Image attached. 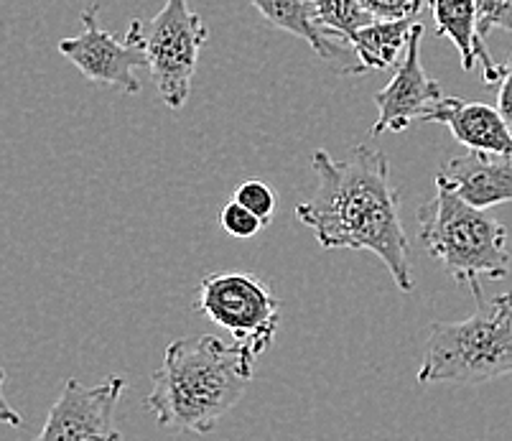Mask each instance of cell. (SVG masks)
Instances as JSON below:
<instances>
[{
	"label": "cell",
	"instance_id": "cell-1",
	"mask_svg": "<svg viewBox=\"0 0 512 441\" xmlns=\"http://www.w3.org/2000/svg\"><path fill=\"white\" fill-rule=\"evenodd\" d=\"M316 189L296 204V220L314 232L321 248L370 250L393 276L403 294L413 291L411 243L400 220V194L390 181L383 151L357 146L347 159L314 151Z\"/></svg>",
	"mask_w": 512,
	"mask_h": 441
},
{
	"label": "cell",
	"instance_id": "cell-2",
	"mask_svg": "<svg viewBox=\"0 0 512 441\" xmlns=\"http://www.w3.org/2000/svg\"><path fill=\"white\" fill-rule=\"evenodd\" d=\"M253 365L235 342L227 345L214 334L179 337L153 370V391L143 406L164 429L209 434L248 391Z\"/></svg>",
	"mask_w": 512,
	"mask_h": 441
},
{
	"label": "cell",
	"instance_id": "cell-3",
	"mask_svg": "<svg viewBox=\"0 0 512 441\" xmlns=\"http://www.w3.org/2000/svg\"><path fill=\"white\" fill-rule=\"evenodd\" d=\"M472 294V317L428 327L418 383L479 385L512 378V291L492 299H484L482 289Z\"/></svg>",
	"mask_w": 512,
	"mask_h": 441
},
{
	"label": "cell",
	"instance_id": "cell-4",
	"mask_svg": "<svg viewBox=\"0 0 512 441\" xmlns=\"http://www.w3.org/2000/svg\"><path fill=\"white\" fill-rule=\"evenodd\" d=\"M418 238L456 283L479 291V278L500 281L510 273L507 230L487 210L464 202L436 176V194L418 210Z\"/></svg>",
	"mask_w": 512,
	"mask_h": 441
},
{
	"label": "cell",
	"instance_id": "cell-5",
	"mask_svg": "<svg viewBox=\"0 0 512 441\" xmlns=\"http://www.w3.org/2000/svg\"><path fill=\"white\" fill-rule=\"evenodd\" d=\"M125 39L141 46L161 100L169 108H184L192 92L199 51L207 44L209 31L189 0H166L153 18H133Z\"/></svg>",
	"mask_w": 512,
	"mask_h": 441
},
{
	"label": "cell",
	"instance_id": "cell-6",
	"mask_svg": "<svg viewBox=\"0 0 512 441\" xmlns=\"http://www.w3.org/2000/svg\"><path fill=\"white\" fill-rule=\"evenodd\" d=\"M194 309L225 329L253 362L268 352L281 327V301L255 273L220 271L202 278Z\"/></svg>",
	"mask_w": 512,
	"mask_h": 441
},
{
	"label": "cell",
	"instance_id": "cell-7",
	"mask_svg": "<svg viewBox=\"0 0 512 441\" xmlns=\"http://www.w3.org/2000/svg\"><path fill=\"white\" fill-rule=\"evenodd\" d=\"M123 393L125 378L120 375L97 385L69 378L34 441H123L115 429V408Z\"/></svg>",
	"mask_w": 512,
	"mask_h": 441
},
{
	"label": "cell",
	"instance_id": "cell-8",
	"mask_svg": "<svg viewBox=\"0 0 512 441\" xmlns=\"http://www.w3.org/2000/svg\"><path fill=\"white\" fill-rule=\"evenodd\" d=\"M59 51L97 85L118 87L123 95H136L141 90L136 69L148 67L146 51L128 39L120 41L110 31H102L97 26V6L82 11V31L59 41Z\"/></svg>",
	"mask_w": 512,
	"mask_h": 441
},
{
	"label": "cell",
	"instance_id": "cell-9",
	"mask_svg": "<svg viewBox=\"0 0 512 441\" xmlns=\"http://www.w3.org/2000/svg\"><path fill=\"white\" fill-rule=\"evenodd\" d=\"M421 39L423 26L416 23L411 41H408L406 57L395 69L388 87L375 95L377 120L372 125V136L380 133H403L413 120H426V115L444 100V90L421 64Z\"/></svg>",
	"mask_w": 512,
	"mask_h": 441
},
{
	"label": "cell",
	"instance_id": "cell-10",
	"mask_svg": "<svg viewBox=\"0 0 512 441\" xmlns=\"http://www.w3.org/2000/svg\"><path fill=\"white\" fill-rule=\"evenodd\" d=\"M436 176L477 210L512 202V156L467 151L446 161Z\"/></svg>",
	"mask_w": 512,
	"mask_h": 441
},
{
	"label": "cell",
	"instance_id": "cell-11",
	"mask_svg": "<svg viewBox=\"0 0 512 441\" xmlns=\"http://www.w3.org/2000/svg\"><path fill=\"white\" fill-rule=\"evenodd\" d=\"M423 123H441L467 151L502 153L512 156V128L497 108L484 102H464L446 95Z\"/></svg>",
	"mask_w": 512,
	"mask_h": 441
},
{
	"label": "cell",
	"instance_id": "cell-12",
	"mask_svg": "<svg viewBox=\"0 0 512 441\" xmlns=\"http://www.w3.org/2000/svg\"><path fill=\"white\" fill-rule=\"evenodd\" d=\"M248 3L258 8L265 21L273 23L276 29L286 31V34L304 39L321 59L334 62L344 74L365 72L352 46L344 49L339 41H334L324 31V26L319 23L316 0H248Z\"/></svg>",
	"mask_w": 512,
	"mask_h": 441
},
{
	"label": "cell",
	"instance_id": "cell-13",
	"mask_svg": "<svg viewBox=\"0 0 512 441\" xmlns=\"http://www.w3.org/2000/svg\"><path fill=\"white\" fill-rule=\"evenodd\" d=\"M436 21V36H446L462 54L464 72H472L474 64H482L484 82L495 85L505 77V67L492 62L477 26V0H428Z\"/></svg>",
	"mask_w": 512,
	"mask_h": 441
},
{
	"label": "cell",
	"instance_id": "cell-14",
	"mask_svg": "<svg viewBox=\"0 0 512 441\" xmlns=\"http://www.w3.org/2000/svg\"><path fill=\"white\" fill-rule=\"evenodd\" d=\"M413 29H416V18H398V21L375 18L370 26L357 31L347 44L352 46L365 69H398V62H403L406 57Z\"/></svg>",
	"mask_w": 512,
	"mask_h": 441
},
{
	"label": "cell",
	"instance_id": "cell-15",
	"mask_svg": "<svg viewBox=\"0 0 512 441\" xmlns=\"http://www.w3.org/2000/svg\"><path fill=\"white\" fill-rule=\"evenodd\" d=\"M319 23L332 39H352L360 29L375 21L362 0H316Z\"/></svg>",
	"mask_w": 512,
	"mask_h": 441
},
{
	"label": "cell",
	"instance_id": "cell-16",
	"mask_svg": "<svg viewBox=\"0 0 512 441\" xmlns=\"http://www.w3.org/2000/svg\"><path fill=\"white\" fill-rule=\"evenodd\" d=\"M235 202H240L242 207H248V210L253 212V215H258L265 225H271L273 212H276V192H273L265 181H242L235 192Z\"/></svg>",
	"mask_w": 512,
	"mask_h": 441
},
{
	"label": "cell",
	"instance_id": "cell-17",
	"mask_svg": "<svg viewBox=\"0 0 512 441\" xmlns=\"http://www.w3.org/2000/svg\"><path fill=\"white\" fill-rule=\"evenodd\" d=\"M220 225L227 235H232V238L250 240V238H255L260 230H263L265 222L260 220L258 215H253L248 207H242L240 202H235V199H232L230 204H225V207H222Z\"/></svg>",
	"mask_w": 512,
	"mask_h": 441
},
{
	"label": "cell",
	"instance_id": "cell-18",
	"mask_svg": "<svg viewBox=\"0 0 512 441\" xmlns=\"http://www.w3.org/2000/svg\"><path fill=\"white\" fill-rule=\"evenodd\" d=\"M477 26L482 39L492 29L512 34V0H477Z\"/></svg>",
	"mask_w": 512,
	"mask_h": 441
},
{
	"label": "cell",
	"instance_id": "cell-19",
	"mask_svg": "<svg viewBox=\"0 0 512 441\" xmlns=\"http://www.w3.org/2000/svg\"><path fill=\"white\" fill-rule=\"evenodd\" d=\"M426 0H362V6L375 18L398 21V18H416Z\"/></svg>",
	"mask_w": 512,
	"mask_h": 441
},
{
	"label": "cell",
	"instance_id": "cell-20",
	"mask_svg": "<svg viewBox=\"0 0 512 441\" xmlns=\"http://www.w3.org/2000/svg\"><path fill=\"white\" fill-rule=\"evenodd\" d=\"M0 421H6V424H11V426H21L23 424L21 416H18V413L11 408V403H8L6 393L0 396Z\"/></svg>",
	"mask_w": 512,
	"mask_h": 441
}]
</instances>
